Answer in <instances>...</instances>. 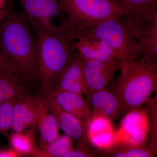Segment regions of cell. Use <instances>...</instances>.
Returning <instances> with one entry per match:
<instances>
[{
	"label": "cell",
	"instance_id": "6da1fadb",
	"mask_svg": "<svg viewBox=\"0 0 157 157\" xmlns=\"http://www.w3.org/2000/svg\"><path fill=\"white\" fill-rule=\"evenodd\" d=\"M0 53L29 80L36 83V38L21 13H9L0 23Z\"/></svg>",
	"mask_w": 157,
	"mask_h": 157
},
{
	"label": "cell",
	"instance_id": "7a4b0ae2",
	"mask_svg": "<svg viewBox=\"0 0 157 157\" xmlns=\"http://www.w3.org/2000/svg\"><path fill=\"white\" fill-rule=\"evenodd\" d=\"M37 42L36 82L41 90H53L74 56V42L67 34L35 30Z\"/></svg>",
	"mask_w": 157,
	"mask_h": 157
},
{
	"label": "cell",
	"instance_id": "3957f363",
	"mask_svg": "<svg viewBox=\"0 0 157 157\" xmlns=\"http://www.w3.org/2000/svg\"><path fill=\"white\" fill-rule=\"evenodd\" d=\"M121 73L113 89L119 99L123 113L140 108L157 88V64L140 60L122 61Z\"/></svg>",
	"mask_w": 157,
	"mask_h": 157
},
{
	"label": "cell",
	"instance_id": "277c9868",
	"mask_svg": "<svg viewBox=\"0 0 157 157\" xmlns=\"http://www.w3.org/2000/svg\"><path fill=\"white\" fill-rule=\"evenodd\" d=\"M82 37L104 41L114 51L121 61L135 60L141 55L128 15H116L103 20L85 29L78 39Z\"/></svg>",
	"mask_w": 157,
	"mask_h": 157
},
{
	"label": "cell",
	"instance_id": "5b68a950",
	"mask_svg": "<svg viewBox=\"0 0 157 157\" xmlns=\"http://www.w3.org/2000/svg\"><path fill=\"white\" fill-rule=\"evenodd\" d=\"M67 16L68 36L73 41L85 29L112 16L128 14L115 0H58Z\"/></svg>",
	"mask_w": 157,
	"mask_h": 157
},
{
	"label": "cell",
	"instance_id": "8992f818",
	"mask_svg": "<svg viewBox=\"0 0 157 157\" xmlns=\"http://www.w3.org/2000/svg\"><path fill=\"white\" fill-rule=\"evenodd\" d=\"M22 9L21 12L34 30L44 31L57 35L67 34L69 24L59 25L57 19L62 11L58 0H16Z\"/></svg>",
	"mask_w": 157,
	"mask_h": 157
},
{
	"label": "cell",
	"instance_id": "52a82bcc",
	"mask_svg": "<svg viewBox=\"0 0 157 157\" xmlns=\"http://www.w3.org/2000/svg\"><path fill=\"white\" fill-rule=\"evenodd\" d=\"M128 20L141 49V60L157 64V12L149 17L128 16Z\"/></svg>",
	"mask_w": 157,
	"mask_h": 157
},
{
	"label": "cell",
	"instance_id": "ba28073f",
	"mask_svg": "<svg viewBox=\"0 0 157 157\" xmlns=\"http://www.w3.org/2000/svg\"><path fill=\"white\" fill-rule=\"evenodd\" d=\"M121 62L117 59L108 61L83 59V74L89 99L94 92L106 88L115 73L120 70Z\"/></svg>",
	"mask_w": 157,
	"mask_h": 157
},
{
	"label": "cell",
	"instance_id": "9c48e42d",
	"mask_svg": "<svg viewBox=\"0 0 157 157\" xmlns=\"http://www.w3.org/2000/svg\"><path fill=\"white\" fill-rule=\"evenodd\" d=\"M41 90L45 96L51 111L57 121L59 128L77 144L86 140V126L76 117L62 108L55 100L50 90Z\"/></svg>",
	"mask_w": 157,
	"mask_h": 157
},
{
	"label": "cell",
	"instance_id": "30bf717a",
	"mask_svg": "<svg viewBox=\"0 0 157 157\" xmlns=\"http://www.w3.org/2000/svg\"><path fill=\"white\" fill-rule=\"evenodd\" d=\"M89 103L90 120L102 117L112 121L123 114L119 99L111 90L104 88L96 91L90 97Z\"/></svg>",
	"mask_w": 157,
	"mask_h": 157
},
{
	"label": "cell",
	"instance_id": "8fae6325",
	"mask_svg": "<svg viewBox=\"0 0 157 157\" xmlns=\"http://www.w3.org/2000/svg\"><path fill=\"white\" fill-rule=\"evenodd\" d=\"M35 96L38 106L36 127L40 135L39 148L43 149L58 137L59 127L40 89L39 91L35 93Z\"/></svg>",
	"mask_w": 157,
	"mask_h": 157
},
{
	"label": "cell",
	"instance_id": "7c38bea8",
	"mask_svg": "<svg viewBox=\"0 0 157 157\" xmlns=\"http://www.w3.org/2000/svg\"><path fill=\"white\" fill-rule=\"evenodd\" d=\"M83 58L75 50L73 59L59 79L55 89L86 96L89 101V94L83 74Z\"/></svg>",
	"mask_w": 157,
	"mask_h": 157
},
{
	"label": "cell",
	"instance_id": "4fadbf2b",
	"mask_svg": "<svg viewBox=\"0 0 157 157\" xmlns=\"http://www.w3.org/2000/svg\"><path fill=\"white\" fill-rule=\"evenodd\" d=\"M38 106L35 93H32L16 98L13 107L12 129L21 132L36 126Z\"/></svg>",
	"mask_w": 157,
	"mask_h": 157
},
{
	"label": "cell",
	"instance_id": "5bb4252c",
	"mask_svg": "<svg viewBox=\"0 0 157 157\" xmlns=\"http://www.w3.org/2000/svg\"><path fill=\"white\" fill-rule=\"evenodd\" d=\"M36 84L17 70L0 72V104L33 92Z\"/></svg>",
	"mask_w": 157,
	"mask_h": 157
},
{
	"label": "cell",
	"instance_id": "9a60e30c",
	"mask_svg": "<svg viewBox=\"0 0 157 157\" xmlns=\"http://www.w3.org/2000/svg\"><path fill=\"white\" fill-rule=\"evenodd\" d=\"M50 91L62 108L76 117L87 126L90 115V103L88 99H85L81 94L61 90L55 89Z\"/></svg>",
	"mask_w": 157,
	"mask_h": 157
},
{
	"label": "cell",
	"instance_id": "2e32d148",
	"mask_svg": "<svg viewBox=\"0 0 157 157\" xmlns=\"http://www.w3.org/2000/svg\"><path fill=\"white\" fill-rule=\"evenodd\" d=\"M74 47L84 59L108 61L117 59L114 51L99 39L80 37L74 42Z\"/></svg>",
	"mask_w": 157,
	"mask_h": 157
},
{
	"label": "cell",
	"instance_id": "e0dca14e",
	"mask_svg": "<svg viewBox=\"0 0 157 157\" xmlns=\"http://www.w3.org/2000/svg\"><path fill=\"white\" fill-rule=\"evenodd\" d=\"M110 121L105 118L95 117L90 120L86 126L89 139L100 150L108 148L114 143V132Z\"/></svg>",
	"mask_w": 157,
	"mask_h": 157
},
{
	"label": "cell",
	"instance_id": "ac0fdd59",
	"mask_svg": "<svg viewBox=\"0 0 157 157\" xmlns=\"http://www.w3.org/2000/svg\"><path fill=\"white\" fill-rule=\"evenodd\" d=\"M98 151L101 156L106 157H151L157 153L149 145L124 142L114 144Z\"/></svg>",
	"mask_w": 157,
	"mask_h": 157
},
{
	"label": "cell",
	"instance_id": "d6986e66",
	"mask_svg": "<svg viewBox=\"0 0 157 157\" xmlns=\"http://www.w3.org/2000/svg\"><path fill=\"white\" fill-rule=\"evenodd\" d=\"M33 126L26 132H14L9 137L11 147L22 155H32L38 147L36 144V128Z\"/></svg>",
	"mask_w": 157,
	"mask_h": 157
},
{
	"label": "cell",
	"instance_id": "ffe728a7",
	"mask_svg": "<svg viewBox=\"0 0 157 157\" xmlns=\"http://www.w3.org/2000/svg\"><path fill=\"white\" fill-rule=\"evenodd\" d=\"M128 16L151 17L157 12V0H115Z\"/></svg>",
	"mask_w": 157,
	"mask_h": 157
},
{
	"label": "cell",
	"instance_id": "44dd1931",
	"mask_svg": "<svg viewBox=\"0 0 157 157\" xmlns=\"http://www.w3.org/2000/svg\"><path fill=\"white\" fill-rule=\"evenodd\" d=\"M74 140L67 135L59 136L45 148H37L32 155L36 157H63L73 148Z\"/></svg>",
	"mask_w": 157,
	"mask_h": 157
},
{
	"label": "cell",
	"instance_id": "7402d4cb",
	"mask_svg": "<svg viewBox=\"0 0 157 157\" xmlns=\"http://www.w3.org/2000/svg\"><path fill=\"white\" fill-rule=\"evenodd\" d=\"M16 99L14 98L0 104V133L3 135H7L12 129L13 107Z\"/></svg>",
	"mask_w": 157,
	"mask_h": 157
},
{
	"label": "cell",
	"instance_id": "603a6c76",
	"mask_svg": "<svg viewBox=\"0 0 157 157\" xmlns=\"http://www.w3.org/2000/svg\"><path fill=\"white\" fill-rule=\"evenodd\" d=\"M99 155V151L90 148L84 140L77 144L76 148L71 149L63 157H94Z\"/></svg>",
	"mask_w": 157,
	"mask_h": 157
},
{
	"label": "cell",
	"instance_id": "cb8c5ba5",
	"mask_svg": "<svg viewBox=\"0 0 157 157\" xmlns=\"http://www.w3.org/2000/svg\"><path fill=\"white\" fill-rule=\"evenodd\" d=\"M150 104V110L151 114V143L149 146L157 151V97L154 99H149L147 101Z\"/></svg>",
	"mask_w": 157,
	"mask_h": 157
},
{
	"label": "cell",
	"instance_id": "d4e9b609",
	"mask_svg": "<svg viewBox=\"0 0 157 157\" xmlns=\"http://www.w3.org/2000/svg\"><path fill=\"white\" fill-rule=\"evenodd\" d=\"M11 70H17L9 61L0 53V72Z\"/></svg>",
	"mask_w": 157,
	"mask_h": 157
},
{
	"label": "cell",
	"instance_id": "484cf974",
	"mask_svg": "<svg viewBox=\"0 0 157 157\" xmlns=\"http://www.w3.org/2000/svg\"><path fill=\"white\" fill-rule=\"evenodd\" d=\"M21 155L12 148L0 150V157H18Z\"/></svg>",
	"mask_w": 157,
	"mask_h": 157
},
{
	"label": "cell",
	"instance_id": "4316f807",
	"mask_svg": "<svg viewBox=\"0 0 157 157\" xmlns=\"http://www.w3.org/2000/svg\"><path fill=\"white\" fill-rule=\"evenodd\" d=\"M11 12L6 5L0 10V23L2 22Z\"/></svg>",
	"mask_w": 157,
	"mask_h": 157
},
{
	"label": "cell",
	"instance_id": "83f0119b",
	"mask_svg": "<svg viewBox=\"0 0 157 157\" xmlns=\"http://www.w3.org/2000/svg\"><path fill=\"white\" fill-rule=\"evenodd\" d=\"M7 0H0V7H3L5 6Z\"/></svg>",
	"mask_w": 157,
	"mask_h": 157
},
{
	"label": "cell",
	"instance_id": "f1b7e54d",
	"mask_svg": "<svg viewBox=\"0 0 157 157\" xmlns=\"http://www.w3.org/2000/svg\"><path fill=\"white\" fill-rule=\"evenodd\" d=\"M3 7H1H1H0V10H1V9H2V8H3Z\"/></svg>",
	"mask_w": 157,
	"mask_h": 157
}]
</instances>
